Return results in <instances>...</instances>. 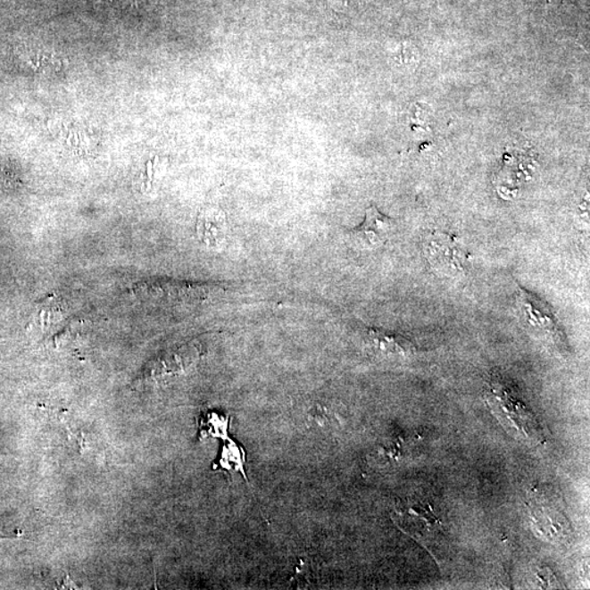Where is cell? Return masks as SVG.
Segmentation results:
<instances>
[{"label":"cell","mask_w":590,"mask_h":590,"mask_svg":"<svg viewBox=\"0 0 590 590\" xmlns=\"http://www.w3.org/2000/svg\"><path fill=\"white\" fill-rule=\"evenodd\" d=\"M396 514L401 528L421 544H426L440 529V519L433 514L431 506L421 500L402 502Z\"/></svg>","instance_id":"obj_3"},{"label":"cell","mask_w":590,"mask_h":590,"mask_svg":"<svg viewBox=\"0 0 590 590\" xmlns=\"http://www.w3.org/2000/svg\"><path fill=\"white\" fill-rule=\"evenodd\" d=\"M394 226L393 219L380 213L377 207L370 206L365 213L364 221L350 231V242L359 250H377L386 243Z\"/></svg>","instance_id":"obj_4"},{"label":"cell","mask_w":590,"mask_h":590,"mask_svg":"<svg viewBox=\"0 0 590 590\" xmlns=\"http://www.w3.org/2000/svg\"><path fill=\"white\" fill-rule=\"evenodd\" d=\"M486 401L497 417L504 419L506 427L529 442H541V430L534 414L519 401L511 390L500 382H492L486 392ZM502 420V421H504ZM544 437V436H543Z\"/></svg>","instance_id":"obj_1"},{"label":"cell","mask_w":590,"mask_h":590,"mask_svg":"<svg viewBox=\"0 0 590 590\" xmlns=\"http://www.w3.org/2000/svg\"><path fill=\"white\" fill-rule=\"evenodd\" d=\"M204 224L203 236L212 245H217L219 242H222L226 238L227 223L223 214L214 212L212 216H209L207 213L206 216H204Z\"/></svg>","instance_id":"obj_7"},{"label":"cell","mask_w":590,"mask_h":590,"mask_svg":"<svg viewBox=\"0 0 590 590\" xmlns=\"http://www.w3.org/2000/svg\"><path fill=\"white\" fill-rule=\"evenodd\" d=\"M368 340L375 353L384 357H408L416 350L411 341L403 336L378 329H370Z\"/></svg>","instance_id":"obj_6"},{"label":"cell","mask_w":590,"mask_h":590,"mask_svg":"<svg viewBox=\"0 0 590 590\" xmlns=\"http://www.w3.org/2000/svg\"><path fill=\"white\" fill-rule=\"evenodd\" d=\"M62 316L61 305L58 304L55 297H47V299L38 306L37 320L38 326L44 331L50 328L53 324H56Z\"/></svg>","instance_id":"obj_8"},{"label":"cell","mask_w":590,"mask_h":590,"mask_svg":"<svg viewBox=\"0 0 590 590\" xmlns=\"http://www.w3.org/2000/svg\"><path fill=\"white\" fill-rule=\"evenodd\" d=\"M426 251L431 264L445 274L456 275L464 271L467 262L466 253L461 244L456 242V238L445 234H436L428 238Z\"/></svg>","instance_id":"obj_5"},{"label":"cell","mask_w":590,"mask_h":590,"mask_svg":"<svg viewBox=\"0 0 590 590\" xmlns=\"http://www.w3.org/2000/svg\"><path fill=\"white\" fill-rule=\"evenodd\" d=\"M202 357V347L197 343H189L170 348L151 361L145 367L143 382L159 385L189 372Z\"/></svg>","instance_id":"obj_2"}]
</instances>
